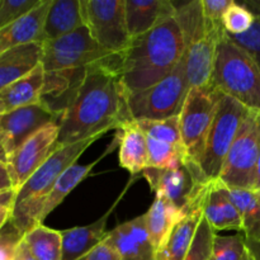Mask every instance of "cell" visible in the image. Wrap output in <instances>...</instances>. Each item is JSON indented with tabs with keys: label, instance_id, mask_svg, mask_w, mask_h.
I'll return each instance as SVG.
<instances>
[{
	"label": "cell",
	"instance_id": "6da1fadb",
	"mask_svg": "<svg viewBox=\"0 0 260 260\" xmlns=\"http://www.w3.org/2000/svg\"><path fill=\"white\" fill-rule=\"evenodd\" d=\"M118 63L117 56L108 62L88 66L78 96L58 121L57 147L102 137L131 121Z\"/></svg>",
	"mask_w": 260,
	"mask_h": 260
},
{
	"label": "cell",
	"instance_id": "7a4b0ae2",
	"mask_svg": "<svg viewBox=\"0 0 260 260\" xmlns=\"http://www.w3.org/2000/svg\"><path fill=\"white\" fill-rule=\"evenodd\" d=\"M184 41L175 17L131 40L118 55V73L127 95L161 81L183 60Z\"/></svg>",
	"mask_w": 260,
	"mask_h": 260
},
{
	"label": "cell",
	"instance_id": "3957f363",
	"mask_svg": "<svg viewBox=\"0 0 260 260\" xmlns=\"http://www.w3.org/2000/svg\"><path fill=\"white\" fill-rule=\"evenodd\" d=\"M98 139L101 137L58 147L18 190L10 222L23 236L36 226L42 225L41 213L55 183L68 168L76 164V160Z\"/></svg>",
	"mask_w": 260,
	"mask_h": 260
},
{
	"label": "cell",
	"instance_id": "277c9868",
	"mask_svg": "<svg viewBox=\"0 0 260 260\" xmlns=\"http://www.w3.org/2000/svg\"><path fill=\"white\" fill-rule=\"evenodd\" d=\"M211 84L225 95L260 113V70L226 33L217 46Z\"/></svg>",
	"mask_w": 260,
	"mask_h": 260
},
{
	"label": "cell",
	"instance_id": "5b68a950",
	"mask_svg": "<svg viewBox=\"0 0 260 260\" xmlns=\"http://www.w3.org/2000/svg\"><path fill=\"white\" fill-rule=\"evenodd\" d=\"M188 91L183 56L179 65L161 81L127 95L129 117L134 121H161L179 116Z\"/></svg>",
	"mask_w": 260,
	"mask_h": 260
},
{
	"label": "cell",
	"instance_id": "8992f818",
	"mask_svg": "<svg viewBox=\"0 0 260 260\" xmlns=\"http://www.w3.org/2000/svg\"><path fill=\"white\" fill-rule=\"evenodd\" d=\"M222 93L212 84L190 89L179 114V131L185 154L189 161L198 165Z\"/></svg>",
	"mask_w": 260,
	"mask_h": 260
},
{
	"label": "cell",
	"instance_id": "52a82bcc",
	"mask_svg": "<svg viewBox=\"0 0 260 260\" xmlns=\"http://www.w3.org/2000/svg\"><path fill=\"white\" fill-rule=\"evenodd\" d=\"M249 112L238 101L222 94L200 160L201 169L210 180L220 178L229 151Z\"/></svg>",
	"mask_w": 260,
	"mask_h": 260
},
{
	"label": "cell",
	"instance_id": "ba28073f",
	"mask_svg": "<svg viewBox=\"0 0 260 260\" xmlns=\"http://www.w3.org/2000/svg\"><path fill=\"white\" fill-rule=\"evenodd\" d=\"M118 55L107 52L91 37L85 25L70 35L42 42L43 71H58L68 69L88 68L99 62H108Z\"/></svg>",
	"mask_w": 260,
	"mask_h": 260
},
{
	"label": "cell",
	"instance_id": "9c48e42d",
	"mask_svg": "<svg viewBox=\"0 0 260 260\" xmlns=\"http://www.w3.org/2000/svg\"><path fill=\"white\" fill-rule=\"evenodd\" d=\"M260 146V113L250 111L244 119L218 179L228 187L254 190Z\"/></svg>",
	"mask_w": 260,
	"mask_h": 260
},
{
	"label": "cell",
	"instance_id": "30bf717a",
	"mask_svg": "<svg viewBox=\"0 0 260 260\" xmlns=\"http://www.w3.org/2000/svg\"><path fill=\"white\" fill-rule=\"evenodd\" d=\"M141 174L155 192V196L165 198L182 212L189 210L211 182L203 174L200 165L189 160L173 169L147 167Z\"/></svg>",
	"mask_w": 260,
	"mask_h": 260
},
{
	"label": "cell",
	"instance_id": "8fae6325",
	"mask_svg": "<svg viewBox=\"0 0 260 260\" xmlns=\"http://www.w3.org/2000/svg\"><path fill=\"white\" fill-rule=\"evenodd\" d=\"M84 25L107 52L119 55L131 43L124 0H80Z\"/></svg>",
	"mask_w": 260,
	"mask_h": 260
},
{
	"label": "cell",
	"instance_id": "7c38bea8",
	"mask_svg": "<svg viewBox=\"0 0 260 260\" xmlns=\"http://www.w3.org/2000/svg\"><path fill=\"white\" fill-rule=\"evenodd\" d=\"M144 131L149 167L173 169L188 161L179 131V116L161 121H136Z\"/></svg>",
	"mask_w": 260,
	"mask_h": 260
},
{
	"label": "cell",
	"instance_id": "4fadbf2b",
	"mask_svg": "<svg viewBox=\"0 0 260 260\" xmlns=\"http://www.w3.org/2000/svg\"><path fill=\"white\" fill-rule=\"evenodd\" d=\"M58 122L47 124L8 156L7 167L15 192L58 149Z\"/></svg>",
	"mask_w": 260,
	"mask_h": 260
},
{
	"label": "cell",
	"instance_id": "5bb4252c",
	"mask_svg": "<svg viewBox=\"0 0 260 260\" xmlns=\"http://www.w3.org/2000/svg\"><path fill=\"white\" fill-rule=\"evenodd\" d=\"M58 121L60 117L48 111L41 103L0 114V142L9 156L36 132Z\"/></svg>",
	"mask_w": 260,
	"mask_h": 260
},
{
	"label": "cell",
	"instance_id": "9a60e30c",
	"mask_svg": "<svg viewBox=\"0 0 260 260\" xmlns=\"http://www.w3.org/2000/svg\"><path fill=\"white\" fill-rule=\"evenodd\" d=\"M208 30L202 38L185 47L184 66L188 88H202L211 84L217 46L226 30L223 24L208 20Z\"/></svg>",
	"mask_w": 260,
	"mask_h": 260
},
{
	"label": "cell",
	"instance_id": "2e32d148",
	"mask_svg": "<svg viewBox=\"0 0 260 260\" xmlns=\"http://www.w3.org/2000/svg\"><path fill=\"white\" fill-rule=\"evenodd\" d=\"M86 69L88 68L45 73L40 103L61 118L78 96L85 79Z\"/></svg>",
	"mask_w": 260,
	"mask_h": 260
},
{
	"label": "cell",
	"instance_id": "e0dca14e",
	"mask_svg": "<svg viewBox=\"0 0 260 260\" xmlns=\"http://www.w3.org/2000/svg\"><path fill=\"white\" fill-rule=\"evenodd\" d=\"M104 240L113 246L121 260H155L156 250L150 240L144 215L121 223L107 233Z\"/></svg>",
	"mask_w": 260,
	"mask_h": 260
},
{
	"label": "cell",
	"instance_id": "ac0fdd59",
	"mask_svg": "<svg viewBox=\"0 0 260 260\" xmlns=\"http://www.w3.org/2000/svg\"><path fill=\"white\" fill-rule=\"evenodd\" d=\"M210 184V183H208ZM207 187L198 196L189 210L175 223L169 236L156 253L155 260H184L189 251L197 229L203 218V202H205Z\"/></svg>",
	"mask_w": 260,
	"mask_h": 260
},
{
	"label": "cell",
	"instance_id": "d6986e66",
	"mask_svg": "<svg viewBox=\"0 0 260 260\" xmlns=\"http://www.w3.org/2000/svg\"><path fill=\"white\" fill-rule=\"evenodd\" d=\"M126 23L131 38L145 35L175 15L169 0H124Z\"/></svg>",
	"mask_w": 260,
	"mask_h": 260
},
{
	"label": "cell",
	"instance_id": "ffe728a7",
	"mask_svg": "<svg viewBox=\"0 0 260 260\" xmlns=\"http://www.w3.org/2000/svg\"><path fill=\"white\" fill-rule=\"evenodd\" d=\"M51 0H43L42 4L25 14L20 19L0 29V53L18 46L45 41L46 15L50 9Z\"/></svg>",
	"mask_w": 260,
	"mask_h": 260
},
{
	"label": "cell",
	"instance_id": "44dd1931",
	"mask_svg": "<svg viewBox=\"0 0 260 260\" xmlns=\"http://www.w3.org/2000/svg\"><path fill=\"white\" fill-rule=\"evenodd\" d=\"M203 217L217 233L236 230L243 233V221L238 210L226 193L225 184L220 179L211 180L203 202Z\"/></svg>",
	"mask_w": 260,
	"mask_h": 260
},
{
	"label": "cell",
	"instance_id": "7402d4cb",
	"mask_svg": "<svg viewBox=\"0 0 260 260\" xmlns=\"http://www.w3.org/2000/svg\"><path fill=\"white\" fill-rule=\"evenodd\" d=\"M117 131L119 165L131 174L142 173L149 167V152L144 131L134 119L124 122Z\"/></svg>",
	"mask_w": 260,
	"mask_h": 260
},
{
	"label": "cell",
	"instance_id": "603a6c76",
	"mask_svg": "<svg viewBox=\"0 0 260 260\" xmlns=\"http://www.w3.org/2000/svg\"><path fill=\"white\" fill-rule=\"evenodd\" d=\"M42 60V42L28 43L0 53V90L32 73Z\"/></svg>",
	"mask_w": 260,
	"mask_h": 260
},
{
	"label": "cell",
	"instance_id": "cb8c5ba5",
	"mask_svg": "<svg viewBox=\"0 0 260 260\" xmlns=\"http://www.w3.org/2000/svg\"><path fill=\"white\" fill-rule=\"evenodd\" d=\"M116 205L117 202L103 217L91 225L79 226L70 230L61 231V236H62V259L61 260H79L104 240L107 236V220Z\"/></svg>",
	"mask_w": 260,
	"mask_h": 260
},
{
	"label": "cell",
	"instance_id": "d4e9b609",
	"mask_svg": "<svg viewBox=\"0 0 260 260\" xmlns=\"http://www.w3.org/2000/svg\"><path fill=\"white\" fill-rule=\"evenodd\" d=\"M43 81L45 71L42 65H38L24 78L3 88L0 90V114L40 103Z\"/></svg>",
	"mask_w": 260,
	"mask_h": 260
},
{
	"label": "cell",
	"instance_id": "484cf974",
	"mask_svg": "<svg viewBox=\"0 0 260 260\" xmlns=\"http://www.w3.org/2000/svg\"><path fill=\"white\" fill-rule=\"evenodd\" d=\"M81 25L84 20L80 0H51L43 27L45 41L70 35Z\"/></svg>",
	"mask_w": 260,
	"mask_h": 260
},
{
	"label": "cell",
	"instance_id": "4316f807",
	"mask_svg": "<svg viewBox=\"0 0 260 260\" xmlns=\"http://www.w3.org/2000/svg\"><path fill=\"white\" fill-rule=\"evenodd\" d=\"M185 212L175 208L165 198L155 196L154 203L145 213V217H146L147 233H149L150 240H151L156 253L165 243L175 223L183 217Z\"/></svg>",
	"mask_w": 260,
	"mask_h": 260
},
{
	"label": "cell",
	"instance_id": "83f0119b",
	"mask_svg": "<svg viewBox=\"0 0 260 260\" xmlns=\"http://www.w3.org/2000/svg\"><path fill=\"white\" fill-rule=\"evenodd\" d=\"M226 193L243 221V234L248 240L260 241V206L255 190L228 187Z\"/></svg>",
	"mask_w": 260,
	"mask_h": 260
},
{
	"label": "cell",
	"instance_id": "f1b7e54d",
	"mask_svg": "<svg viewBox=\"0 0 260 260\" xmlns=\"http://www.w3.org/2000/svg\"><path fill=\"white\" fill-rule=\"evenodd\" d=\"M108 154V151L104 155ZM103 155V156H104ZM103 156H101L99 159H96L95 161L91 162L88 165H80V164H74L70 168L65 170L62 173L60 178H58L57 182L53 185L52 190L48 194L47 200H46L45 206H43L42 213H41V223L46 220L48 215L55 210L57 206H60L62 203V201L90 174V172L93 170V168L95 167L96 162L102 159Z\"/></svg>",
	"mask_w": 260,
	"mask_h": 260
},
{
	"label": "cell",
	"instance_id": "f546056e",
	"mask_svg": "<svg viewBox=\"0 0 260 260\" xmlns=\"http://www.w3.org/2000/svg\"><path fill=\"white\" fill-rule=\"evenodd\" d=\"M23 240L25 241L32 255L37 260L62 259L61 231L46 228L42 223L25 233Z\"/></svg>",
	"mask_w": 260,
	"mask_h": 260
},
{
	"label": "cell",
	"instance_id": "4dcf8cb0",
	"mask_svg": "<svg viewBox=\"0 0 260 260\" xmlns=\"http://www.w3.org/2000/svg\"><path fill=\"white\" fill-rule=\"evenodd\" d=\"M246 238L243 233L233 236H220L216 234L212 250L208 260H253Z\"/></svg>",
	"mask_w": 260,
	"mask_h": 260
},
{
	"label": "cell",
	"instance_id": "1f68e13d",
	"mask_svg": "<svg viewBox=\"0 0 260 260\" xmlns=\"http://www.w3.org/2000/svg\"><path fill=\"white\" fill-rule=\"evenodd\" d=\"M243 3V2H241ZM244 5L250 10L255 17L254 24L246 33L239 36H231L230 40L243 48L258 65L260 70V2H244Z\"/></svg>",
	"mask_w": 260,
	"mask_h": 260
},
{
	"label": "cell",
	"instance_id": "d6a6232c",
	"mask_svg": "<svg viewBox=\"0 0 260 260\" xmlns=\"http://www.w3.org/2000/svg\"><path fill=\"white\" fill-rule=\"evenodd\" d=\"M254 20V14L243 3L233 2L223 18V27L228 35L239 36L248 32L253 27Z\"/></svg>",
	"mask_w": 260,
	"mask_h": 260
},
{
	"label": "cell",
	"instance_id": "836d02e7",
	"mask_svg": "<svg viewBox=\"0 0 260 260\" xmlns=\"http://www.w3.org/2000/svg\"><path fill=\"white\" fill-rule=\"evenodd\" d=\"M216 231L211 228L208 221L205 217L201 221L197 229L194 239L192 241L189 251L184 260H208L212 250L213 239H215Z\"/></svg>",
	"mask_w": 260,
	"mask_h": 260
},
{
	"label": "cell",
	"instance_id": "e575fe53",
	"mask_svg": "<svg viewBox=\"0 0 260 260\" xmlns=\"http://www.w3.org/2000/svg\"><path fill=\"white\" fill-rule=\"evenodd\" d=\"M43 0H0V29L40 7Z\"/></svg>",
	"mask_w": 260,
	"mask_h": 260
},
{
	"label": "cell",
	"instance_id": "d590c367",
	"mask_svg": "<svg viewBox=\"0 0 260 260\" xmlns=\"http://www.w3.org/2000/svg\"><path fill=\"white\" fill-rule=\"evenodd\" d=\"M23 235L14 228L10 220L0 231V260H12L17 245Z\"/></svg>",
	"mask_w": 260,
	"mask_h": 260
},
{
	"label": "cell",
	"instance_id": "8d00e7d4",
	"mask_svg": "<svg viewBox=\"0 0 260 260\" xmlns=\"http://www.w3.org/2000/svg\"><path fill=\"white\" fill-rule=\"evenodd\" d=\"M234 0H201L206 19L223 24V18Z\"/></svg>",
	"mask_w": 260,
	"mask_h": 260
},
{
	"label": "cell",
	"instance_id": "74e56055",
	"mask_svg": "<svg viewBox=\"0 0 260 260\" xmlns=\"http://www.w3.org/2000/svg\"><path fill=\"white\" fill-rule=\"evenodd\" d=\"M79 260H121V258L116 249L109 245L106 240H103L98 246H95L93 250L89 251Z\"/></svg>",
	"mask_w": 260,
	"mask_h": 260
},
{
	"label": "cell",
	"instance_id": "f35d334b",
	"mask_svg": "<svg viewBox=\"0 0 260 260\" xmlns=\"http://www.w3.org/2000/svg\"><path fill=\"white\" fill-rule=\"evenodd\" d=\"M13 189L12 178L8 170L7 162H0V193Z\"/></svg>",
	"mask_w": 260,
	"mask_h": 260
},
{
	"label": "cell",
	"instance_id": "ab89813d",
	"mask_svg": "<svg viewBox=\"0 0 260 260\" xmlns=\"http://www.w3.org/2000/svg\"><path fill=\"white\" fill-rule=\"evenodd\" d=\"M12 260H37V259L32 255L30 250L28 249L27 244H25V241L23 240L22 238V240H20L19 244L17 245V249H15L14 255H13Z\"/></svg>",
	"mask_w": 260,
	"mask_h": 260
},
{
	"label": "cell",
	"instance_id": "60d3db41",
	"mask_svg": "<svg viewBox=\"0 0 260 260\" xmlns=\"http://www.w3.org/2000/svg\"><path fill=\"white\" fill-rule=\"evenodd\" d=\"M17 192L14 189L0 193V207H13Z\"/></svg>",
	"mask_w": 260,
	"mask_h": 260
},
{
	"label": "cell",
	"instance_id": "b9f144b4",
	"mask_svg": "<svg viewBox=\"0 0 260 260\" xmlns=\"http://www.w3.org/2000/svg\"><path fill=\"white\" fill-rule=\"evenodd\" d=\"M12 210L13 207H0V231H2V229L7 225L8 221L10 220Z\"/></svg>",
	"mask_w": 260,
	"mask_h": 260
},
{
	"label": "cell",
	"instance_id": "7bdbcfd3",
	"mask_svg": "<svg viewBox=\"0 0 260 260\" xmlns=\"http://www.w3.org/2000/svg\"><path fill=\"white\" fill-rule=\"evenodd\" d=\"M246 243H248L249 249H250L251 254H253L254 260H260V241L248 240L246 239Z\"/></svg>",
	"mask_w": 260,
	"mask_h": 260
},
{
	"label": "cell",
	"instance_id": "ee69618b",
	"mask_svg": "<svg viewBox=\"0 0 260 260\" xmlns=\"http://www.w3.org/2000/svg\"><path fill=\"white\" fill-rule=\"evenodd\" d=\"M260 189V146H259V157H258V168H256V182L254 190Z\"/></svg>",
	"mask_w": 260,
	"mask_h": 260
},
{
	"label": "cell",
	"instance_id": "f6af8a7d",
	"mask_svg": "<svg viewBox=\"0 0 260 260\" xmlns=\"http://www.w3.org/2000/svg\"><path fill=\"white\" fill-rule=\"evenodd\" d=\"M8 160V155L7 152H5L4 147H3L2 142H0V162H7Z\"/></svg>",
	"mask_w": 260,
	"mask_h": 260
},
{
	"label": "cell",
	"instance_id": "bcb514c9",
	"mask_svg": "<svg viewBox=\"0 0 260 260\" xmlns=\"http://www.w3.org/2000/svg\"><path fill=\"white\" fill-rule=\"evenodd\" d=\"M255 194H256V198H258V202H259V206H260V189L255 190Z\"/></svg>",
	"mask_w": 260,
	"mask_h": 260
},
{
	"label": "cell",
	"instance_id": "7dc6e473",
	"mask_svg": "<svg viewBox=\"0 0 260 260\" xmlns=\"http://www.w3.org/2000/svg\"><path fill=\"white\" fill-rule=\"evenodd\" d=\"M253 258H254V256H253ZM253 260H254V259H253Z\"/></svg>",
	"mask_w": 260,
	"mask_h": 260
}]
</instances>
